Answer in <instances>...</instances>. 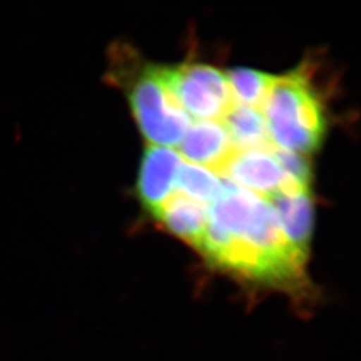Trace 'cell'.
<instances>
[{"label":"cell","mask_w":361,"mask_h":361,"mask_svg":"<svg viewBox=\"0 0 361 361\" xmlns=\"http://www.w3.org/2000/svg\"><path fill=\"white\" fill-rule=\"evenodd\" d=\"M159 73L185 113L197 121H221L236 103L225 73L213 66H159Z\"/></svg>","instance_id":"cell-4"},{"label":"cell","mask_w":361,"mask_h":361,"mask_svg":"<svg viewBox=\"0 0 361 361\" xmlns=\"http://www.w3.org/2000/svg\"><path fill=\"white\" fill-rule=\"evenodd\" d=\"M209 266L242 286L280 293L300 310L317 300L307 256L288 241L269 201L224 178L198 248Z\"/></svg>","instance_id":"cell-1"},{"label":"cell","mask_w":361,"mask_h":361,"mask_svg":"<svg viewBox=\"0 0 361 361\" xmlns=\"http://www.w3.org/2000/svg\"><path fill=\"white\" fill-rule=\"evenodd\" d=\"M176 191L209 208L222 195L224 180L207 167L183 161Z\"/></svg>","instance_id":"cell-11"},{"label":"cell","mask_w":361,"mask_h":361,"mask_svg":"<svg viewBox=\"0 0 361 361\" xmlns=\"http://www.w3.org/2000/svg\"><path fill=\"white\" fill-rule=\"evenodd\" d=\"M220 122L225 126L233 145L238 150L262 149L269 151L274 147L261 110L235 103Z\"/></svg>","instance_id":"cell-10"},{"label":"cell","mask_w":361,"mask_h":361,"mask_svg":"<svg viewBox=\"0 0 361 361\" xmlns=\"http://www.w3.org/2000/svg\"><path fill=\"white\" fill-rule=\"evenodd\" d=\"M268 201L276 213L288 241L297 252L309 257L314 228V200L311 191L280 192Z\"/></svg>","instance_id":"cell-8"},{"label":"cell","mask_w":361,"mask_h":361,"mask_svg":"<svg viewBox=\"0 0 361 361\" xmlns=\"http://www.w3.org/2000/svg\"><path fill=\"white\" fill-rule=\"evenodd\" d=\"M179 154L188 163L207 167L215 174L229 154L235 150L228 133L220 121H195L188 126L180 143Z\"/></svg>","instance_id":"cell-7"},{"label":"cell","mask_w":361,"mask_h":361,"mask_svg":"<svg viewBox=\"0 0 361 361\" xmlns=\"http://www.w3.org/2000/svg\"><path fill=\"white\" fill-rule=\"evenodd\" d=\"M183 161L179 152L172 147L149 145L144 150L137 178V197L154 218L176 192L178 172Z\"/></svg>","instance_id":"cell-6"},{"label":"cell","mask_w":361,"mask_h":361,"mask_svg":"<svg viewBox=\"0 0 361 361\" xmlns=\"http://www.w3.org/2000/svg\"><path fill=\"white\" fill-rule=\"evenodd\" d=\"M270 154L280 165L281 170L286 177L296 181L303 188H310L312 170H311L310 161H307V158H305L304 154L284 150L275 145L270 149Z\"/></svg>","instance_id":"cell-13"},{"label":"cell","mask_w":361,"mask_h":361,"mask_svg":"<svg viewBox=\"0 0 361 361\" xmlns=\"http://www.w3.org/2000/svg\"><path fill=\"white\" fill-rule=\"evenodd\" d=\"M103 79L126 94L140 133L151 145L173 147L191 124L177 97L164 83L159 66L149 65L126 41L108 48Z\"/></svg>","instance_id":"cell-2"},{"label":"cell","mask_w":361,"mask_h":361,"mask_svg":"<svg viewBox=\"0 0 361 361\" xmlns=\"http://www.w3.org/2000/svg\"><path fill=\"white\" fill-rule=\"evenodd\" d=\"M262 114L275 147L302 154L321 147L326 131L323 102L303 67L275 76Z\"/></svg>","instance_id":"cell-3"},{"label":"cell","mask_w":361,"mask_h":361,"mask_svg":"<svg viewBox=\"0 0 361 361\" xmlns=\"http://www.w3.org/2000/svg\"><path fill=\"white\" fill-rule=\"evenodd\" d=\"M236 103L262 111L275 75L252 68L235 67L226 73Z\"/></svg>","instance_id":"cell-12"},{"label":"cell","mask_w":361,"mask_h":361,"mask_svg":"<svg viewBox=\"0 0 361 361\" xmlns=\"http://www.w3.org/2000/svg\"><path fill=\"white\" fill-rule=\"evenodd\" d=\"M216 174L266 200L280 193L289 180L270 150L262 149H235Z\"/></svg>","instance_id":"cell-5"},{"label":"cell","mask_w":361,"mask_h":361,"mask_svg":"<svg viewBox=\"0 0 361 361\" xmlns=\"http://www.w3.org/2000/svg\"><path fill=\"white\" fill-rule=\"evenodd\" d=\"M156 219L169 232L197 249L207 226L208 207L176 191Z\"/></svg>","instance_id":"cell-9"}]
</instances>
